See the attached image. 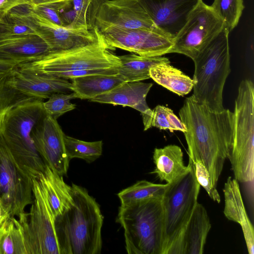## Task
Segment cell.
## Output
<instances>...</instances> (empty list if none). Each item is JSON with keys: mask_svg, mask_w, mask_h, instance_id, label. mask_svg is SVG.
<instances>
[{"mask_svg": "<svg viewBox=\"0 0 254 254\" xmlns=\"http://www.w3.org/2000/svg\"><path fill=\"white\" fill-rule=\"evenodd\" d=\"M224 27L210 5L201 0L174 39L169 53L184 55L192 60Z\"/></svg>", "mask_w": 254, "mask_h": 254, "instance_id": "7c38bea8", "label": "cell"}, {"mask_svg": "<svg viewBox=\"0 0 254 254\" xmlns=\"http://www.w3.org/2000/svg\"><path fill=\"white\" fill-rule=\"evenodd\" d=\"M64 134L57 120L47 114L33 127L31 132L36 148L46 165L62 176L67 174L70 161Z\"/></svg>", "mask_w": 254, "mask_h": 254, "instance_id": "9a60e30c", "label": "cell"}, {"mask_svg": "<svg viewBox=\"0 0 254 254\" xmlns=\"http://www.w3.org/2000/svg\"><path fill=\"white\" fill-rule=\"evenodd\" d=\"M167 184H155L146 180L136 182L118 193L122 206L151 198H162Z\"/></svg>", "mask_w": 254, "mask_h": 254, "instance_id": "f1b7e54d", "label": "cell"}, {"mask_svg": "<svg viewBox=\"0 0 254 254\" xmlns=\"http://www.w3.org/2000/svg\"><path fill=\"white\" fill-rule=\"evenodd\" d=\"M71 2V0L31 6L29 9L34 13L61 26H64L61 17L62 11Z\"/></svg>", "mask_w": 254, "mask_h": 254, "instance_id": "d590c367", "label": "cell"}, {"mask_svg": "<svg viewBox=\"0 0 254 254\" xmlns=\"http://www.w3.org/2000/svg\"><path fill=\"white\" fill-rule=\"evenodd\" d=\"M211 227L206 209L197 202L174 254H202Z\"/></svg>", "mask_w": 254, "mask_h": 254, "instance_id": "ffe728a7", "label": "cell"}, {"mask_svg": "<svg viewBox=\"0 0 254 254\" xmlns=\"http://www.w3.org/2000/svg\"><path fill=\"white\" fill-rule=\"evenodd\" d=\"M121 64L117 75L124 82L141 81L150 78V69L154 65L170 63L162 56L148 57L132 53L119 56Z\"/></svg>", "mask_w": 254, "mask_h": 254, "instance_id": "cb8c5ba5", "label": "cell"}, {"mask_svg": "<svg viewBox=\"0 0 254 254\" xmlns=\"http://www.w3.org/2000/svg\"><path fill=\"white\" fill-rule=\"evenodd\" d=\"M0 254H27L22 227L14 216L0 227Z\"/></svg>", "mask_w": 254, "mask_h": 254, "instance_id": "83f0119b", "label": "cell"}, {"mask_svg": "<svg viewBox=\"0 0 254 254\" xmlns=\"http://www.w3.org/2000/svg\"><path fill=\"white\" fill-rule=\"evenodd\" d=\"M72 91L78 98L91 99L105 93L124 81L117 75L92 74L71 79Z\"/></svg>", "mask_w": 254, "mask_h": 254, "instance_id": "4316f807", "label": "cell"}, {"mask_svg": "<svg viewBox=\"0 0 254 254\" xmlns=\"http://www.w3.org/2000/svg\"><path fill=\"white\" fill-rule=\"evenodd\" d=\"M64 143L69 160L77 158L88 163L98 159L102 153V140L87 142L64 134Z\"/></svg>", "mask_w": 254, "mask_h": 254, "instance_id": "f546056e", "label": "cell"}, {"mask_svg": "<svg viewBox=\"0 0 254 254\" xmlns=\"http://www.w3.org/2000/svg\"><path fill=\"white\" fill-rule=\"evenodd\" d=\"M183 152L180 146L170 144L154 149L153 159L155 166L151 173L156 174L160 181L167 184L185 173L188 166L184 162Z\"/></svg>", "mask_w": 254, "mask_h": 254, "instance_id": "603a6c76", "label": "cell"}, {"mask_svg": "<svg viewBox=\"0 0 254 254\" xmlns=\"http://www.w3.org/2000/svg\"><path fill=\"white\" fill-rule=\"evenodd\" d=\"M7 83L28 97L42 100L54 93L73 92L71 82L66 79L38 74L17 66L9 73Z\"/></svg>", "mask_w": 254, "mask_h": 254, "instance_id": "e0dca14e", "label": "cell"}, {"mask_svg": "<svg viewBox=\"0 0 254 254\" xmlns=\"http://www.w3.org/2000/svg\"><path fill=\"white\" fill-rule=\"evenodd\" d=\"M64 0H30L29 5L34 6Z\"/></svg>", "mask_w": 254, "mask_h": 254, "instance_id": "b9f144b4", "label": "cell"}, {"mask_svg": "<svg viewBox=\"0 0 254 254\" xmlns=\"http://www.w3.org/2000/svg\"><path fill=\"white\" fill-rule=\"evenodd\" d=\"M210 6L229 33L238 25L245 7L244 0H214Z\"/></svg>", "mask_w": 254, "mask_h": 254, "instance_id": "4dcf8cb0", "label": "cell"}, {"mask_svg": "<svg viewBox=\"0 0 254 254\" xmlns=\"http://www.w3.org/2000/svg\"><path fill=\"white\" fill-rule=\"evenodd\" d=\"M50 52L48 44L36 34L9 33L0 38V60L19 64L38 60Z\"/></svg>", "mask_w": 254, "mask_h": 254, "instance_id": "ac0fdd59", "label": "cell"}, {"mask_svg": "<svg viewBox=\"0 0 254 254\" xmlns=\"http://www.w3.org/2000/svg\"><path fill=\"white\" fill-rule=\"evenodd\" d=\"M12 24L5 19L0 21V38L6 34L11 33Z\"/></svg>", "mask_w": 254, "mask_h": 254, "instance_id": "ab89813d", "label": "cell"}, {"mask_svg": "<svg viewBox=\"0 0 254 254\" xmlns=\"http://www.w3.org/2000/svg\"><path fill=\"white\" fill-rule=\"evenodd\" d=\"M162 198L121 205L117 221L124 229L129 254H161L164 236Z\"/></svg>", "mask_w": 254, "mask_h": 254, "instance_id": "8992f818", "label": "cell"}, {"mask_svg": "<svg viewBox=\"0 0 254 254\" xmlns=\"http://www.w3.org/2000/svg\"><path fill=\"white\" fill-rule=\"evenodd\" d=\"M111 27L159 30L139 0H102L96 15L95 29L100 31Z\"/></svg>", "mask_w": 254, "mask_h": 254, "instance_id": "5bb4252c", "label": "cell"}, {"mask_svg": "<svg viewBox=\"0 0 254 254\" xmlns=\"http://www.w3.org/2000/svg\"><path fill=\"white\" fill-rule=\"evenodd\" d=\"M37 179L44 190L54 218L73 204L71 186L48 166Z\"/></svg>", "mask_w": 254, "mask_h": 254, "instance_id": "7402d4cb", "label": "cell"}, {"mask_svg": "<svg viewBox=\"0 0 254 254\" xmlns=\"http://www.w3.org/2000/svg\"><path fill=\"white\" fill-rule=\"evenodd\" d=\"M254 88L249 79L239 86L233 113V135L228 157L235 179L253 184L254 178Z\"/></svg>", "mask_w": 254, "mask_h": 254, "instance_id": "52a82bcc", "label": "cell"}, {"mask_svg": "<svg viewBox=\"0 0 254 254\" xmlns=\"http://www.w3.org/2000/svg\"><path fill=\"white\" fill-rule=\"evenodd\" d=\"M9 73L0 76V122L5 113L11 107L28 97L7 83Z\"/></svg>", "mask_w": 254, "mask_h": 254, "instance_id": "e575fe53", "label": "cell"}, {"mask_svg": "<svg viewBox=\"0 0 254 254\" xmlns=\"http://www.w3.org/2000/svg\"><path fill=\"white\" fill-rule=\"evenodd\" d=\"M98 32L110 50L118 48L143 56L169 54L174 44V39L157 29L111 27Z\"/></svg>", "mask_w": 254, "mask_h": 254, "instance_id": "4fadbf2b", "label": "cell"}, {"mask_svg": "<svg viewBox=\"0 0 254 254\" xmlns=\"http://www.w3.org/2000/svg\"><path fill=\"white\" fill-rule=\"evenodd\" d=\"M73 204L55 218L60 254H99L103 216L95 199L72 184Z\"/></svg>", "mask_w": 254, "mask_h": 254, "instance_id": "7a4b0ae2", "label": "cell"}, {"mask_svg": "<svg viewBox=\"0 0 254 254\" xmlns=\"http://www.w3.org/2000/svg\"><path fill=\"white\" fill-rule=\"evenodd\" d=\"M186 130L188 148L195 150L208 171L212 186L216 188L232 141L233 113L229 109L210 110L187 98L179 112Z\"/></svg>", "mask_w": 254, "mask_h": 254, "instance_id": "6da1fadb", "label": "cell"}, {"mask_svg": "<svg viewBox=\"0 0 254 254\" xmlns=\"http://www.w3.org/2000/svg\"><path fill=\"white\" fill-rule=\"evenodd\" d=\"M150 76L154 81L180 96L189 93L193 88V80L180 69L163 63L153 65Z\"/></svg>", "mask_w": 254, "mask_h": 254, "instance_id": "484cf974", "label": "cell"}, {"mask_svg": "<svg viewBox=\"0 0 254 254\" xmlns=\"http://www.w3.org/2000/svg\"><path fill=\"white\" fill-rule=\"evenodd\" d=\"M8 22L26 25L34 30L48 44L51 52L66 51L96 42L97 30L73 29L57 25L34 13L29 4L15 7L5 18Z\"/></svg>", "mask_w": 254, "mask_h": 254, "instance_id": "30bf717a", "label": "cell"}, {"mask_svg": "<svg viewBox=\"0 0 254 254\" xmlns=\"http://www.w3.org/2000/svg\"><path fill=\"white\" fill-rule=\"evenodd\" d=\"M32 183L34 199L30 211L18 217L27 254H60L55 218L45 193L37 178H33Z\"/></svg>", "mask_w": 254, "mask_h": 254, "instance_id": "9c48e42d", "label": "cell"}, {"mask_svg": "<svg viewBox=\"0 0 254 254\" xmlns=\"http://www.w3.org/2000/svg\"><path fill=\"white\" fill-rule=\"evenodd\" d=\"M156 127L160 129H168L171 132L179 130L185 132L186 128L180 119L170 108L158 105L152 110L150 118L144 130Z\"/></svg>", "mask_w": 254, "mask_h": 254, "instance_id": "1f68e13d", "label": "cell"}, {"mask_svg": "<svg viewBox=\"0 0 254 254\" xmlns=\"http://www.w3.org/2000/svg\"><path fill=\"white\" fill-rule=\"evenodd\" d=\"M12 24V33L14 34H36L30 27L20 24Z\"/></svg>", "mask_w": 254, "mask_h": 254, "instance_id": "f35d334b", "label": "cell"}, {"mask_svg": "<svg viewBox=\"0 0 254 254\" xmlns=\"http://www.w3.org/2000/svg\"><path fill=\"white\" fill-rule=\"evenodd\" d=\"M223 213L229 220L238 223L243 231L249 254L254 253V229L246 211L238 182L229 177L223 188Z\"/></svg>", "mask_w": 254, "mask_h": 254, "instance_id": "44dd1931", "label": "cell"}, {"mask_svg": "<svg viewBox=\"0 0 254 254\" xmlns=\"http://www.w3.org/2000/svg\"><path fill=\"white\" fill-rule=\"evenodd\" d=\"M10 216L9 212L4 206L0 199V227L4 221Z\"/></svg>", "mask_w": 254, "mask_h": 254, "instance_id": "60d3db41", "label": "cell"}, {"mask_svg": "<svg viewBox=\"0 0 254 254\" xmlns=\"http://www.w3.org/2000/svg\"><path fill=\"white\" fill-rule=\"evenodd\" d=\"M42 100L27 97L11 107L0 122V134L20 167L37 178L47 165L38 152L31 132L47 114Z\"/></svg>", "mask_w": 254, "mask_h": 254, "instance_id": "277c9868", "label": "cell"}, {"mask_svg": "<svg viewBox=\"0 0 254 254\" xmlns=\"http://www.w3.org/2000/svg\"><path fill=\"white\" fill-rule=\"evenodd\" d=\"M30 0H0V21L5 20L8 13L15 7L30 4Z\"/></svg>", "mask_w": 254, "mask_h": 254, "instance_id": "8d00e7d4", "label": "cell"}, {"mask_svg": "<svg viewBox=\"0 0 254 254\" xmlns=\"http://www.w3.org/2000/svg\"><path fill=\"white\" fill-rule=\"evenodd\" d=\"M75 98H78V96L74 92L54 93L46 102H43V107L48 115L57 120L63 114L75 108L76 105L70 102Z\"/></svg>", "mask_w": 254, "mask_h": 254, "instance_id": "836d02e7", "label": "cell"}, {"mask_svg": "<svg viewBox=\"0 0 254 254\" xmlns=\"http://www.w3.org/2000/svg\"><path fill=\"white\" fill-rule=\"evenodd\" d=\"M152 85L151 83L141 81L124 82L112 90L89 100L132 108L141 114L144 127L147 124L152 111L146 101V96Z\"/></svg>", "mask_w": 254, "mask_h": 254, "instance_id": "d6986e66", "label": "cell"}, {"mask_svg": "<svg viewBox=\"0 0 254 254\" xmlns=\"http://www.w3.org/2000/svg\"><path fill=\"white\" fill-rule=\"evenodd\" d=\"M229 32L223 27L221 31L193 60V94L194 100L210 110L220 112L223 91L231 72Z\"/></svg>", "mask_w": 254, "mask_h": 254, "instance_id": "5b68a950", "label": "cell"}, {"mask_svg": "<svg viewBox=\"0 0 254 254\" xmlns=\"http://www.w3.org/2000/svg\"><path fill=\"white\" fill-rule=\"evenodd\" d=\"M189 160L193 166L196 178L200 186L207 192L213 201L219 203L220 196L216 188L212 186L208 170L202 161L198 152L194 149L188 148Z\"/></svg>", "mask_w": 254, "mask_h": 254, "instance_id": "d6a6232c", "label": "cell"}, {"mask_svg": "<svg viewBox=\"0 0 254 254\" xmlns=\"http://www.w3.org/2000/svg\"><path fill=\"white\" fill-rule=\"evenodd\" d=\"M98 33V40L70 50L50 52L40 59L19 64L20 68L64 79L92 75H117L121 64Z\"/></svg>", "mask_w": 254, "mask_h": 254, "instance_id": "3957f363", "label": "cell"}, {"mask_svg": "<svg viewBox=\"0 0 254 254\" xmlns=\"http://www.w3.org/2000/svg\"><path fill=\"white\" fill-rule=\"evenodd\" d=\"M0 199L10 216L19 217L32 204V178L16 161L0 134Z\"/></svg>", "mask_w": 254, "mask_h": 254, "instance_id": "8fae6325", "label": "cell"}, {"mask_svg": "<svg viewBox=\"0 0 254 254\" xmlns=\"http://www.w3.org/2000/svg\"><path fill=\"white\" fill-rule=\"evenodd\" d=\"M156 27L174 39L202 0H139Z\"/></svg>", "mask_w": 254, "mask_h": 254, "instance_id": "2e32d148", "label": "cell"}, {"mask_svg": "<svg viewBox=\"0 0 254 254\" xmlns=\"http://www.w3.org/2000/svg\"><path fill=\"white\" fill-rule=\"evenodd\" d=\"M102 0H71L70 6L62 13L64 26L68 28L95 30L96 15Z\"/></svg>", "mask_w": 254, "mask_h": 254, "instance_id": "d4e9b609", "label": "cell"}, {"mask_svg": "<svg viewBox=\"0 0 254 254\" xmlns=\"http://www.w3.org/2000/svg\"><path fill=\"white\" fill-rule=\"evenodd\" d=\"M17 65L13 62L0 60V76L10 73Z\"/></svg>", "mask_w": 254, "mask_h": 254, "instance_id": "74e56055", "label": "cell"}, {"mask_svg": "<svg viewBox=\"0 0 254 254\" xmlns=\"http://www.w3.org/2000/svg\"><path fill=\"white\" fill-rule=\"evenodd\" d=\"M188 169L167 184L161 201L164 236L161 254H174L175 249L197 204L200 186L189 160Z\"/></svg>", "mask_w": 254, "mask_h": 254, "instance_id": "ba28073f", "label": "cell"}]
</instances>
